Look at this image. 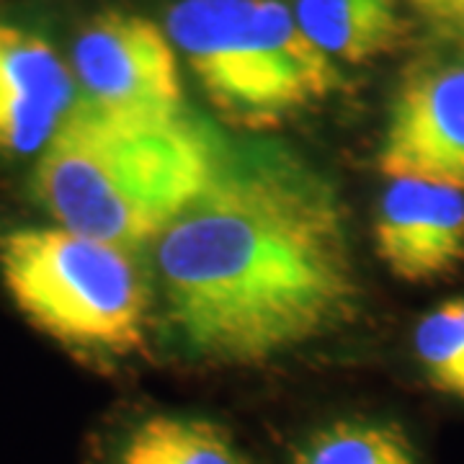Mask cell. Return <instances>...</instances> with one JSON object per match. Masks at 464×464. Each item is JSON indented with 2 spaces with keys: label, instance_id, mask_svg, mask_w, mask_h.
<instances>
[{
  "label": "cell",
  "instance_id": "obj_1",
  "mask_svg": "<svg viewBox=\"0 0 464 464\" xmlns=\"http://www.w3.org/2000/svg\"><path fill=\"white\" fill-rule=\"evenodd\" d=\"M181 353L256 369L348 328L362 307L335 183L279 142H227L212 179L150 243Z\"/></svg>",
  "mask_w": 464,
  "mask_h": 464
},
{
  "label": "cell",
  "instance_id": "obj_2",
  "mask_svg": "<svg viewBox=\"0 0 464 464\" xmlns=\"http://www.w3.org/2000/svg\"><path fill=\"white\" fill-rule=\"evenodd\" d=\"M230 140L183 103L116 114L81 101L39 155L34 194L67 230L150 246L212 179Z\"/></svg>",
  "mask_w": 464,
  "mask_h": 464
},
{
  "label": "cell",
  "instance_id": "obj_3",
  "mask_svg": "<svg viewBox=\"0 0 464 464\" xmlns=\"http://www.w3.org/2000/svg\"><path fill=\"white\" fill-rule=\"evenodd\" d=\"M0 282L36 331L88 364L148 348L152 292L130 250L63 225L14 227L0 235Z\"/></svg>",
  "mask_w": 464,
  "mask_h": 464
},
{
  "label": "cell",
  "instance_id": "obj_4",
  "mask_svg": "<svg viewBox=\"0 0 464 464\" xmlns=\"http://www.w3.org/2000/svg\"><path fill=\"white\" fill-rule=\"evenodd\" d=\"M168 36L222 119L248 130L274 127L341 85L335 60L279 0H179Z\"/></svg>",
  "mask_w": 464,
  "mask_h": 464
},
{
  "label": "cell",
  "instance_id": "obj_5",
  "mask_svg": "<svg viewBox=\"0 0 464 464\" xmlns=\"http://www.w3.org/2000/svg\"><path fill=\"white\" fill-rule=\"evenodd\" d=\"M382 173L464 191V29L420 54L395 88L382 132Z\"/></svg>",
  "mask_w": 464,
  "mask_h": 464
},
{
  "label": "cell",
  "instance_id": "obj_6",
  "mask_svg": "<svg viewBox=\"0 0 464 464\" xmlns=\"http://www.w3.org/2000/svg\"><path fill=\"white\" fill-rule=\"evenodd\" d=\"M70 67L81 101L116 114L173 111L183 106L176 47L155 21L109 11L85 24Z\"/></svg>",
  "mask_w": 464,
  "mask_h": 464
},
{
  "label": "cell",
  "instance_id": "obj_7",
  "mask_svg": "<svg viewBox=\"0 0 464 464\" xmlns=\"http://www.w3.org/2000/svg\"><path fill=\"white\" fill-rule=\"evenodd\" d=\"M85 464H268L230 420L194 408L134 402L111 413L85 447Z\"/></svg>",
  "mask_w": 464,
  "mask_h": 464
},
{
  "label": "cell",
  "instance_id": "obj_8",
  "mask_svg": "<svg viewBox=\"0 0 464 464\" xmlns=\"http://www.w3.org/2000/svg\"><path fill=\"white\" fill-rule=\"evenodd\" d=\"M384 268L408 284H433L464 266V191L418 179H390L374 217Z\"/></svg>",
  "mask_w": 464,
  "mask_h": 464
},
{
  "label": "cell",
  "instance_id": "obj_9",
  "mask_svg": "<svg viewBox=\"0 0 464 464\" xmlns=\"http://www.w3.org/2000/svg\"><path fill=\"white\" fill-rule=\"evenodd\" d=\"M78 96L72 67L44 36L0 21V158L42 155Z\"/></svg>",
  "mask_w": 464,
  "mask_h": 464
},
{
  "label": "cell",
  "instance_id": "obj_10",
  "mask_svg": "<svg viewBox=\"0 0 464 464\" xmlns=\"http://www.w3.org/2000/svg\"><path fill=\"white\" fill-rule=\"evenodd\" d=\"M276 464H431L398 415L333 411L292 426L276 441Z\"/></svg>",
  "mask_w": 464,
  "mask_h": 464
},
{
  "label": "cell",
  "instance_id": "obj_11",
  "mask_svg": "<svg viewBox=\"0 0 464 464\" xmlns=\"http://www.w3.org/2000/svg\"><path fill=\"white\" fill-rule=\"evenodd\" d=\"M295 16L331 60L351 65L392 52L405 36L398 0H297Z\"/></svg>",
  "mask_w": 464,
  "mask_h": 464
},
{
  "label": "cell",
  "instance_id": "obj_12",
  "mask_svg": "<svg viewBox=\"0 0 464 464\" xmlns=\"http://www.w3.org/2000/svg\"><path fill=\"white\" fill-rule=\"evenodd\" d=\"M415 359L433 392L464 402V313L451 299L415 325Z\"/></svg>",
  "mask_w": 464,
  "mask_h": 464
},
{
  "label": "cell",
  "instance_id": "obj_13",
  "mask_svg": "<svg viewBox=\"0 0 464 464\" xmlns=\"http://www.w3.org/2000/svg\"><path fill=\"white\" fill-rule=\"evenodd\" d=\"M418 14L431 18L444 32L464 29V0H411Z\"/></svg>",
  "mask_w": 464,
  "mask_h": 464
},
{
  "label": "cell",
  "instance_id": "obj_14",
  "mask_svg": "<svg viewBox=\"0 0 464 464\" xmlns=\"http://www.w3.org/2000/svg\"><path fill=\"white\" fill-rule=\"evenodd\" d=\"M459 302H462V313H464V299H459Z\"/></svg>",
  "mask_w": 464,
  "mask_h": 464
}]
</instances>
